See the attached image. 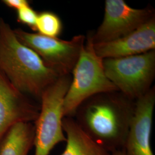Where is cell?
Masks as SVG:
<instances>
[{
    "mask_svg": "<svg viewBox=\"0 0 155 155\" xmlns=\"http://www.w3.org/2000/svg\"><path fill=\"white\" fill-rule=\"evenodd\" d=\"M63 104L64 117H73L78 107L94 95L118 91L106 75L103 59L95 53L91 34L87 38Z\"/></svg>",
    "mask_w": 155,
    "mask_h": 155,
    "instance_id": "cell-3",
    "label": "cell"
},
{
    "mask_svg": "<svg viewBox=\"0 0 155 155\" xmlns=\"http://www.w3.org/2000/svg\"><path fill=\"white\" fill-rule=\"evenodd\" d=\"M63 30L61 19L52 12L43 11L38 14L35 31L43 36L58 38Z\"/></svg>",
    "mask_w": 155,
    "mask_h": 155,
    "instance_id": "cell-13",
    "label": "cell"
},
{
    "mask_svg": "<svg viewBox=\"0 0 155 155\" xmlns=\"http://www.w3.org/2000/svg\"><path fill=\"white\" fill-rule=\"evenodd\" d=\"M13 31L22 44L33 50L45 64L59 76L70 75L72 73L86 41L83 35L63 40L28 32L20 28Z\"/></svg>",
    "mask_w": 155,
    "mask_h": 155,
    "instance_id": "cell-6",
    "label": "cell"
},
{
    "mask_svg": "<svg viewBox=\"0 0 155 155\" xmlns=\"http://www.w3.org/2000/svg\"><path fill=\"white\" fill-rule=\"evenodd\" d=\"M71 79L61 76L41 95L39 116L35 121V155H49L57 144L66 142L63 129V104Z\"/></svg>",
    "mask_w": 155,
    "mask_h": 155,
    "instance_id": "cell-4",
    "label": "cell"
},
{
    "mask_svg": "<svg viewBox=\"0 0 155 155\" xmlns=\"http://www.w3.org/2000/svg\"><path fill=\"white\" fill-rule=\"evenodd\" d=\"M1 17H0V21H1Z\"/></svg>",
    "mask_w": 155,
    "mask_h": 155,
    "instance_id": "cell-17",
    "label": "cell"
},
{
    "mask_svg": "<svg viewBox=\"0 0 155 155\" xmlns=\"http://www.w3.org/2000/svg\"><path fill=\"white\" fill-rule=\"evenodd\" d=\"M38 14L30 5L25 6L17 10V20L35 31Z\"/></svg>",
    "mask_w": 155,
    "mask_h": 155,
    "instance_id": "cell-14",
    "label": "cell"
},
{
    "mask_svg": "<svg viewBox=\"0 0 155 155\" xmlns=\"http://www.w3.org/2000/svg\"><path fill=\"white\" fill-rule=\"evenodd\" d=\"M0 71L24 94L40 100L45 89L59 76L33 50L17 39L10 25L0 21Z\"/></svg>",
    "mask_w": 155,
    "mask_h": 155,
    "instance_id": "cell-2",
    "label": "cell"
},
{
    "mask_svg": "<svg viewBox=\"0 0 155 155\" xmlns=\"http://www.w3.org/2000/svg\"><path fill=\"white\" fill-rule=\"evenodd\" d=\"M40 109L0 71V139L17 124L35 122Z\"/></svg>",
    "mask_w": 155,
    "mask_h": 155,
    "instance_id": "cell-8",
    "label": "cell"
},
{
    "mask_svg": "<svg viewBox=\"0 0 155 155\" xmlns=\"http://www.w3.org/2000/svg\"><path fill=\"white\" fill-rule=\"evenodd\" d=\"M35 125L21 122L12 127L0 139V155H28L34 147Z\"/></svg>",
    "mask_w": 155,
    "mask_h": 155,
    "instance_id": "cell-12",
    "label": "cell"
},
{
    "mask_svg": "<svg viewBox=\"0 0 155 155\" xmlns=\"http://www.w3.org/2000/svg\"><path fill=\"white\" fill-rule=\"evenodd\" d=\"M106 75L119 92L136 101L150 89L155 76V50L103 59Z\"/></svg>",
    "mask_w": 155,
    "mask_h": 155,
    "instance_id": "cell-5",
    "label": "cell"
},
{
    "mask_svg": "<svg viewBox=\"0 0 155 155\" xmlns=\"http://www.w3.org/2000/svg\"><path fill=\"white\" fill-rule=\"evenodd\" d=\"M111 155H126L124 150H116L111 153Z\"/></svg>",
    "mask_w": 155,
    "mask_h": 155,
    "instance_id": "cell-16",
    "label": "cell"
},
{
    "mask_svg": "<svg viewBox=\"0 0 155 155\" xmlns=\"http://www.w3.org/2000/svg\"><path fill=\"white\" fill-rule=\"evenodd\" d=\"M135 102L119 91L95 94L78 107L74 120L89 138L108 152L124 150Z\"/></svg>",
    "mask_w": 155,
    "mask_h": 155,
    "instance_id": "cell-1",
    "label": "cell"
},
{
    "mask_svg": "<svg viewBox=\"0 0 155 155\" xmlns=\"http://www.w3.org/2000/svg\"><path fill=\"white\" fill-rule=\"evenodd\" d=\"M2 2L6 6L16 11L23 6L29 5V2L27 0H3Z\"/></svg>",
    "mask_w": 155,
    "mask_h": 155,
    "instance_id": "cell-15",
    "label": "cell"
},
{
    "mask_svg": "<svg viewBox=\"0 0 155 155\" xmlns=\"http://www.w3.org/2000/svg\"><path fill=\"white\" fill-rule=\"evenodd\" d=\"M93 45L95 53L102 59L136 55L155 50V17L124 37Z\"/></svg>",
    "mask_w": 155,
    "mask_h": 155,
    "instance_id": "cell-10",
    "label": "cell"
},
{
    "mask_svg": "<svg viewBox=\"0 0 155 155\" xmlns=\"http://www.w3.org/2000/svg\"><path fill=\"white\" fill-rule=\"evenodd\" d=\"M155 16L152 8L135 9L123 0H106L104 18L91 34L93 44L105 43L131 33Z\"/></svg>",
    "mask_w": 155,
    "mask_h": 155,
    "instance_id": "cell-7",
    "label": "cell"
},
{
    "mask_svg": "<svg viewBox=\"0 0 155 155\" xmlns=\"http://www.w3.org/2000/svg\"><path fill=\"white\" fill-rule=\"evenodd\" d=\"M155 105V87L135 102L133 117L124 150L126 155H154L150 136Z\"/></svg>",
    "mask_w": 155,
    "mask_h": 155,
    "instance_id": "cell-9",
    "label": "cell"
},
{
    "mask_svg": "<svg viewBox=\"0 0 155 155\" xmlns=\"http://www.w3.org/2000/svg\"><path fill=\"white\" fill-rule=\"evenodd\" d=\"M62 124L66 146L61 155H111L89 138L73 117H64Z\"/></svg>",
    "mask_w": 155,
    "mask_h": 155,
    "instance_id": "cell-11",
    "label": "cell"
}]
</instances>
